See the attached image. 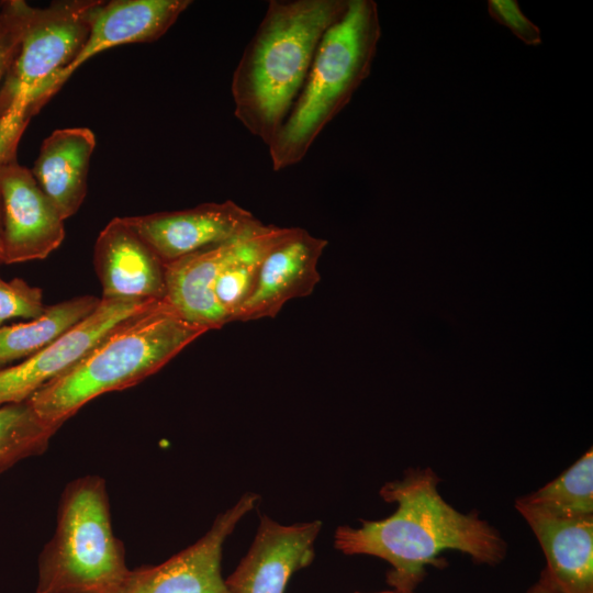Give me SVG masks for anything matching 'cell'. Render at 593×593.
<instances>
[{"mask_svg": "<svg viewBox=\"0 0 593 593\" xmlns=\"http://www.w3.org/2000/svg\"><path fill=\"white\" fill-rule=\"evenodd\" d=\"M439 477L429 468H412L402 479L387 482L379 493L395 503L394 513L360 526H339L334 547L344 555H366L390 564L391 589L414 591L426 566H439L446 550L467 553L475 563L495 566L507 552L499 530L474 513L465 514L447 503L438 491Z\"/></svg>", "mask_w": 593, "mask_h": 593, "instance_id": "1", "label": "cell"}, {"mask_svg": "<svg viewBox=\"0 0 593 593\" xmlns=\"http://www.w3.org/2000/svg\"><path fill=\"white\" fill-rule=\"evenodd\" d=\"M349 0H271L233 72L234 115L267 146L286 122L326 31Z\"/></svg>", "mask_w": 593, "mask_h": 593, "instance_id": "2", "label": "cell"}, {"mask_svg": "<svg viewBox=\"0 0 593 593\" xmlns=\"http://www.w3.org/2000/svg\"><path fill=\"white\" fill-rule=\"evenodd\" d=\"M206 332L164 301L110 334L76 367L27 401L44 422L59 428L94 398L135 385L157 372Z\"/></svg>", "mask_w": 593, "mask_h": 593, "instance_id": "3", "label": "cell"}, {"mask_svg": "<svg viewBox=\"0 0 593 593\" xmlns=\"http://www.w3.org/2000/svg\"><path fill=\"white\" fill-rule=\"evenodd\" d=\"M380 38L378 4L349 0L345 14L322 37L298 99L268 144L275 171L299 164L350 102L371 72Z\"/></svg>", "mask_w": 593, "mask_h": 593, "instance_id": "4", "label": "cell"}, {"mask_svg": "<svg viewBox=\"0 0 593 593\" xmlns=\"http://www.w3.org/2000/svg\"><path fill=\"white\" fill-rule=\"evenodd\" d=\"M128 570L104 480L89 474L71 481L59 500L55 533L40 555L34 593H113Z\"/></svg>", "mask_w": 593, "mask_h": 593, "instance_id": "5", "label": "cell"}, {"mask_svg": "<svg viewBox=\"0 0 593 593\" xmlns=\"http://www.w3.org/2000/svg\"><path fill=\"white\" fill-rule=\"evenodd\" d=\"M100 2L64 0L34 8L0 89V166L16 160L25 128L43 108L47 85L80 52Z\"/></svg>", "mask_w": 593, "mask_h": 593, "instance_id": "6", "label": "cell"}, {"mask_svg": "<svg viewBox=\"0 0 593 593\" xmlns=\"http://www.w3.org/2000/svg\"><path fill=\"white\" fill-rule=\"evenodd\" d=\"M161 302L101 299L91 314L48 346L19 365L0 369V405L29 400L40 388L76 367L110 334Z\"/></svg>", "mask_w": 593, "mask_h": 593, "instance_id": "7", "label": "cell"}, {"mask_svg": "<svg viewBox=\"0 0 593 593\" xmlns=\"http://www.w3.org/2000/svg\"><path fill=\"white\" fill-rule=\"evenodd\" d=\"M258 502V494H243L199 540L159 564L128 570L113 593H230L221 572L223 545Z\"/></svg>", "mask_w": 593, "mask_h": 593, "instance_id": "8", "label": "cell"}, {"mask_svg": "<svg viewBox=\"0 0 593 593\" xmlns=\"http://www.w3.org/2000/svg\"><path fill=\"white\" fill-rule=\"evenodd\" d=\"M3 264L41 260L65 238V220L30 169L16 160L0 166Z\"/></svg>", "mask_w": 593, "mask_h": 593, "instance_id": "9", "label": "cell"}, {"mask_svg": "<svg viewBox=\"0 0 593 593\" xmlns=\"http://www.w3.org/2000/svg\"><path fill=\"white\" fill-rule=\"evenodd\" d=\"M123 219L164 264L222 244L259 221L232 200Z\"/></svg>", "mask_w": 593, "mask_h": 593, "instance_id": "10", "label": "cell"}, {"mask_svg": "<svg viewBox=\"0 0 593 593\" xmlns=\"http://www.w3.org/2000/svg\"><path fill=\"white\" fill-rule=\"evenodd\" d=\"M321 521L283 525L264 515L255 538L225 579L230 593H284L292 575L312 563Z\"/></svg>", "mask_w": 593, "mask_h": 593, "instance_id": "11", "label": "cell"}, {"mask_svg": "<svg viewBox=\"0 0 593 593\" xmlns=\"http://www.w3.org/2000/svg\"><path fill=\"white\" fill-rule=\"evenodd\" d=\"M327 244L293 227L265 257L250 294L231 322L275 317L288 301L310 295L321 281L317 266Z\"/></svg>", "mask_w": 593, "mask_h": 593, "instance_id": "12", "label": "cell"}, {"mask_svg": "<svg viewBox=\"0 0 593 593\" xmlns=\"http://www.w3.org/2000/svg\"><path fill=\"white\" fill-rule=\"evenodd\" d=\"M191 3L190 0L101 1L80 52L47 85L42 99L43 107L88 59L119 45L157 41Z\"/></svg>", "mask_w": 593, "mask_h": 593, "instance_id": "13", "label": "cell"}, {"mask_svg": "<svg viewBox=\"0 0 593 593\" xmlns=\"http://www.w3.org/2000/svg\"><path fill=\"white\" fill-rule=\"evenodd\" d=\"M93 265L101 299L165 301V264L123 216L99 233Z\"/></svg>", "mask_w": 593, "mask_h": 593, "instance_id": "14", "label": "cell"}, {"mask_svg": "<svg viewBox=\"0 0 593 593\" xmlns=\"http://www.w3.org/2000/svg\"><path fill=\"white\" fill-rule=\"evenodd\" d=\"M546 558L545 571L561 593H593V515L551 516L518 501Z\"/></svg>", "mask_w": 593, "mask_h": 593, "instance_id": "15", "label": "cell"}, {"mask_svg": "<svg viewBox=\"0 0 593 593\" xmlns=\"http://www.w3.org/2000/svg\"><path fill=\"white\" fill-rule=\"evenodd\" d=\"M94 147L96 136L88 127L57 128L41 144L31 172L65 221L85 201Z\"/></svg>", "mask_w": 593, "mask_h": 593, "instance_id": "16", "label": "cell"}, {"mask_svg": "<svg viewBox=\"0 0 593 593\" xmlns=\"http://www.w3.org/2000/svg\"><path fill=\"white\" fill-rule=\"evenodd\" d=\"M225 242L165 264V301L186 321L208 331L226 324L214 288Z\"/></svg>", "mask_w": 593, "mask_h": 593, "instance_id": "17", "label": "cell"}, {"mask_svg": "<svg viewBox=\"0 0 593 593\" xmlns=\"http://www.w3.org/2000/svg\"><path fill=\"white\" fill-rule=\"evenodd\" d=\"M292 230L258 221L225 242L214 294L226 324L250 294L267 254Z\"/></svg>", "mask_w": 593, "mask_h": 593, "instance_id": "18", "label": "cell"}, {"mask_svg": "<svg viewBox=\"0 0 593 593\" xmlns=\"http://www.w3.org/2000/svg\"><path fill=\"white\" fill-rule=\"evenodd\" d=\"M93 295L76 296L49 306L27 323L0 327V369L26 359L91 314L100 303Z\"/></svg>", "mask_w": 593, "mask_h": 593, "instance_id": "19", "label": "cell"}, {"mask_svg": "<svg viewBox=\"0 0 593 593\" xmlns=\"http://www.w3.org/2000/svg\"><path fill=\"white\" fill-rule=\"evenodd\" d=\"M516 501L557 517L593 515L592 449L556 479Z\"/></svg>", "mask_w": 593, "mask_h": 593, "instance_id": "20", "label": "cell"}, {"mask_svg": "<svg viewBox=\"0 0 593 593\" xmlns=\"http://www.w3.org/2000/svg\"><path fill=\"white\" fill-rule=\"evenodd\" d=\"M58 429L44 422L27 400L0 405V473L43 454Z\"/></svg>", "mask_w": 593, "mask_h": 593, "instance_id": "21", "label": "cell"}, {"mask_svg": "<svg viewBox=\"0 0 593 593\" xmlns=\"http://www.w3.org/2000/svg\"><path fill=\"white\" fill-rule=\"evenodd\" d=\"M34 7L23 0L0 3V89L16 56Z\"/></svg>", "mask_w": 593, "mask_h": 593, "instance_id": "22", "label": "cell"}, {"mask_svg": "<svg viewBox=\"0 0 593 593\" xmlns=\"http://www.w3.org/2000/svg\"><path fill=\"white\" fill-rule=\"evenodd\" d=\"M45 310L43 292L21 278L5 281L0 277V327L12 317L35 318Z\"/></svg>", "mask_w": 593, "mask_h": 593, "instance_id": "23", "label": "cell"}, {"mask_svg": "<svg viewBox=\"0 0 593 593\" xmlns=\"http://www.w3.org/2000/svg\"><path fill=\"white\" fill-rule=\"evenodd\" d=\"M488 12L494 21L507 27L524 44L529 46L541 44L540 29L523 13L517 1L490 0Z\"/></svg>", "mask_w": 593, "mask_h": 593, "instance_id": "24", "label": "cell"}, {"mask_svg": "<svg viewBox=\"0 0 593 593\" xmlns=\"http://www.w3.org/2000/svg\"><path fill=\"white\" fill-rule=\"evenodd\" d=\"M526 593H561L549 579L545 569L541 571L537 582L532 585Z\"/></svg>", "mask_w": 593, "mask_h": 593, "instance_id": "25", "label": "cell"}, {"mask_svg": "<svg viewBox=\"0 0 593 593\" xmlns=\"http://www.w3.org/2000/svg\"><path fill=\"white\" fill-rule=\"evenodd\" d=\"M0 264H3V254H2V211H1V199H0Z\"/></svg>", "mask_w": 593, "mask_h": 593, "instance_id": "26", "label": "cell"}, {"mask_svg": "<svg viewBox=\"0 0 593 593\" xmlns=\"http://www.w3.org/2000/svg\"><path fill=\"white\" fill-rule=\"evenodd\" d=\"M356 593H415V592L414 591L396 590V589H388V590L377 591V592H356Z\"/></svg>", "mask_w": 593, "mask_h": 593, "instance_id": "27", "label": "cell"}]
</instances>
